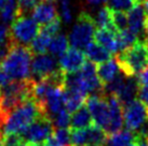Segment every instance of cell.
<instances>
[{"mask_svg":"<svg viewBox=\"0 0 148 146\" xmlns=\"http://www.w3.org/2000/svg\"><path fill=\"white\" fill-rule=\"evenodd\" d=\"M61 10H62V18L65 23H69L71 20V10H70L69 1L68 0H62L61 3Z\"/></svg>","mask_w":148,"mask_h":146,"instance_id":"36","label":"cell"},{"mask_svg":"<svg viewBox=\"0 0 148 146\" xmlns=\"http://www.w3.org/2000/svg\"><path fill=\"white\" fill-rule=\"evenodd\" d=\"M93 39L99 45H102L106 49H108L111 54L118 52L117 32H115V31H111V30L104 28H97L95 30Z\"/></svg>","mask_w":148,"mask_h":146,"instance_id":"17","label":"cell"},{"mask_svg":"<svg viewBox=\"0 0 148 146\" xmlns=\"http://www.w3.org/2000/svg\"><path fill=\"white\" fill-rule=\"evenodd\" d=\"M138 138V132L136 133L131 130H120L112 134H108L104 146H127L132 142H135Z\"/></svg>","mask_w":148,"mask_h":146,"instance_id":"20","label":"cell"},{"mask_svg":"<svg viewBox=\"0 0 148 146\" xmlns=\"http://www.w3.org/2000/svg\"><path fill=\"white\" fill-rule=\"evenodd\" d=\"M32 57L33 53L28 46L14 44L0 67L12 80H27L30 78Z\"/></svg>","mask_w":148,"mask_h":146,"instance_id":"3","label":"cell"},{"mask_svg":"<svg viewBox=\"0 0 148 146\" xmlns=\"http://www.w3.org/2000/svg\"><path fill=\"white\" fill-rule=\"evenodd\" d=\"M95 20L89 13L81 12L79 14L77 22L69 34L70 45L76 49H82L90 43L94 38Z\"/></svg>","mask_w":148,"mask_h":146,"instance_id":"5","label":"cell"},{"mask_svg":"<svg viewBox=\"0 0 148 146\" xmlns=\"http://www.w3.org/2000/svg\"><path fill=\"white\" fill-rule=\"evenodd\" d=\"M65 109V86L53 85L49 89L45 101V115L52 119L54 115Z\"/></svg>","mask_w":148,"mask_h":146,"instance_id":"10","label":"cell"},{"mask_svg":"<svg viewBox=\"0 0 148 146\" xmlns=\"http://www.w3.org/2000/svg\"><path fill=\"white\" fill-rule=\"evenodd\" d=\"M112 23H114V27L117 32H121L127 29L129 22H127V16L124 11L112 10Z\"/></svg>","mask_w":148,"mask_h":146,"instance_id":"29","label":"cell"},{"mask_svg":"<svg viewBox=\"0 0 148 146\" xmlns=\"http://www.w3.org/2000/svg\"><path fill=\"white\" fill-rule=\"evenodd\" d=\"M90 3L92 4H99V3H102L104 1H107V0H88Z\"/></svg>","mask_w":148,"mask_h":146,"instance_id":"44","label":"cell"},{"mask_svg":"<svg viewBox=\"0 0 148 146\" xmlns=\"http://www.w3.org/2000/svg\"><path fill=\"white\" fill-rule=\"evenodd\" d=\"M68 49H69V42L67 36L64 33H58V36L52 38L49 46V52L53 56L61 58Z\"/></svg>","mask_w":148,"mask_h":146,"instance_id":"24","label":"cell"},{"mask_svg":"<svg viewBox=\"0 0 148 146\" xmlns=\"http://www.w3.org/2000/svg\"><path fill=\"white\" fill-rule=\"evenodd\" d=\"M0 146H2V145H1V142H0Z\"/></svg>","mask_w":148,"mask_h":146,"instance_id":"52","label":"cell"},{"mask_svg":"<svg viewBox=\"0 0 148 146\" xmlns=\"http://www.w3.org/2000/svg\"><path fill=\"white\" fill-rule=\"evenodd\" d=\"M5 1H7V0H0V9H1V7L5 3Z\"/></svg>","mask_w":148,"mask_h":146,"instance_id":"48","label":"cell"},{"mask_svg":"<svg viewBox=\"0 0 148 146\" xmlns=\"http://www.w3.org/2000/svg\"><path fill=\"white\" fill-rule=\"evenodd\" d=\"M61 27H62V20H61V17H56L55 20H51L50 23L43 25L41 27L42 32L47 33L48 36H50L51 38L58 36L60 31H61Z\"/></svg>","mask_w":148,"mask_h":146,"instance_id":"31","label":"cell"},{"mask_svg":"<svg viewBox=\"0 0 148 146\" xmlns=\"http://www.w3.org/2000/svg\"><path fill=\"white\" fill-rule=\"evenodd\" d=\"M119 73L120 69L117 61H116V58L115 59L111 58L105 62L99 64V66H97V76L104 86H106L111 81H114L115 77Z\"/></svg>","mask_w":148,"mask_h":146,"instance_id":"15","label":"cell"},{"mask_svg":"<svg viewBox=\"0 0 148 146\" xmlns=\"http://www.w3.org/2000/svg\"><path fill=\"white\" fill-rule=\"evenodd\" d=\"M84 54L89 60L93 61L94 64H102L111 59V53L104 46L99 45L95 41H91L84 49Z\"/></svg>","mask_w":148,"mask_h":146,"instance_id":"18","label":"cell"},{"mask_svg":"<svg viewBox=\"0 0 148 146\" xmlns=\"http://www.w3.org/2000/svg\"><path fill=\"white\" fill-rule=\"evenodd\" d=\"M12 81L13 80L11 78V76L0 67V87L2 88V87L7 86L9 83H11Z\"/></svg>","mask_w":148,"mask_h":146,"instance_id":"39","label":"cell"},{"mask_svg":"<svg viewBox=\"0 0 148 146\" xmlns=\"http://www.w3.org/2000/svg\"><path fill=\"white\" fill-rule=\"evenodd\" d=\"M92 125H94L93 118L86 104H83L80 109L74 112L70 117V130L86 129Z\"/></svg>","mask_w":148,"mask_h":146,"instance_id":"16","label":"cell"},{"mask_svg":"<svg viewBox=\"0 0 148 146\" xmlns=\"http://www.w3.org/2000/svg\"><path fill=\"white\" fill-rule=\"evenodd\" d=\"M86 104L89 107L94 124L106 132L110 122V110L106 96L91 95L86 98Z\"/></svg>","mask_w":148,"mask_h":146,"instance_id":"8","label":"cell"},{"mask_svg":"<svg viewBox=\"0 0 148 146\" xmlns=\"http://www.w3.org/2000/svg\"><path fill=\"white\" fill-rule=\"evenodd\" d=\"M86 54H83L81 49L71 46L58 59L60 68L65 73L78 72L86 64Z\"/></svg>","mask_w":148,"mask_h":146,"instance_id":"11","label":"cell"},{"mask_svg":"<svg viewBox=\"0 0 148 146\" xmlns=\"http://www.w3.org/2000/svg\"><path fill=\"white\" fill-rule=\"evenodd\" d=\"M20 14H23L20 10L16 0H7L0 9V17L4 24H10Z\"/></svg>","mask_w":148,"mask_h":146,"instance_id":"22","label":"cell"},{"mask_svg":"<svg viewBox=\"0 0 148 146\" xmlns=\"http://www.w3.org/2000/svg\"><path fill=\"white\" fill-rule=\"evenodd\" d=\"M9 39V29L4 24H0V44Z\"/></svg>","mask_w":148,"mask_h":146,"instance_id":"40","label":"cell"},{"mask_svg":"<svg viewBox=\"0 0 148 146\" xmlns=\"http://www.w3.org/2000/svg\"><path fill=\"white\" fill-rule=\"evenodd\" d=\"M45 146H60V145H58V141L54 138V135H51L45 142Z\"/></svg>","mask_w":148,"mask_h":146,"instance_id":"41","label":"cell"},{"mask_svg":"<svg viewBox=\"0 0 148 146\" xmlns=\"http://www.w3.org/2000/svg\"><path fill=\"white\" fill-rule=\"evenodd\" d=\"M138 89H140V85H138L137 78H135L134 76L127 77L123 86L121 87V89L116 96L124 105L129 102L135 100L136 95L138 93Z\"/></svg>","mask_w":148,"mask_h":146,"instance_id":"19","label":"cell"},{"mask_svg":"<svg viewBox=\"0 0 148 146\" xmlns=\"http://www.w3.org/2000/svg\"><path fill=\"white\" fill-rule=\"evenodd\" d=\"M95 23L99 28L108 29V30L117 32L115 27H114V23H112V10L108 5H105L99 10L97 13V16H96V20H95Z\"/></svg>","mask_w":148,"mask_h":146,"instance_id":"26","label":"cell"},{"mask_svg":"<svg viewBox=\"0 0 148 146\" xmlns=\"http://www.w3.org/2000/svg\"><path fill=\"white\" fill-rule=\"evenodd\" d=\"M86 95L65 89V110L68 113H74L86 103Z\"/></svg>","mask_w":148,"mask_h":146,"instance_id":"21","label":"cell"},{"mask_svg":"<svg viewBox=\"0 0 148 146\" xmlns=\"http://www.w3.org/2000/svg\"><path fill=\"white\" fill-rule=\"evenodd\" d=\"M138 146H148V139L143 138L140 134V137H138Z\"/></svg>","mask_w":148,"mask_h":146,"instance_id":"42","label":"cell"},{"mask_svg":"<svg viewBox=\"0 0 148 146\" xmlns=\"http://www.w3.org/2000/svg\"><path fill=\"white\" fill-rule=\"evenodd\" d=\"M144 33H145V36H146V41L148 42V13L146 14V18H145Z\"/></svg>","mask_w":148,"mask_h":146,"instance_id":"43","label":"cell"},{"mask_svg":"<svg viewBox=\"0 0 148 146\" xmlns=\"http://www.w3.org/2000/svg\"><path fill=\"white\" fill-rule=\"evenodd\" d=\"M106 98L110 110V122L106 130V133L112 134L120 131L124 124L123 104L120 102L116 95H106Z\"/></svg>","mask_w":148,"mask_h":146,"instance_id":"12","label":"cell"},{"mask_svg":"<svg viewBox=\"0 0 148 146\" xmlns=\"http://www.w3.org/2000/svg\"><path fill=\"white\" fill-rule=\"evenodd\" d=\"M116 61L123 75L135 76L148 66V42L137 40L131 47L117 54Z\"/></svg>","mask_w":148,"mask_h":146,"instance_id":"2","label":"cell"},{"mask_svg":"<svg viewBox=\"0 0 148 146\" xmlns=\"http://www.w3.org/2000/svg\"><path fill=\"white\" fill-rule=\"evenodd\" d=\"M54 129H65L70 127V113H68L65 109L58 112L56 115L52 117Z\"/></svg>","mask_w":148,"mask_h":146,"instance_id":"30","label":"cell"},{"mask_svg":"<svg viewBox=\"0 0 148 146\" xmlns=\"http://www.w3.org/2000/svg\"><path fill=\"white\" fill-rule=\"evenodd\" d=\"M53 135L60 146H71V134L67 128L55 129Z\"/></svg>","mask_w":148,"mask_h":146,"instance_id":"32","label":"cell"},{"mask_svg":"<svg viewBox=\"0 0 148 146\" xmlns=\"http://www.w3.org/2000/svg\"><path fill=\"white\" fill-rule=\"evenodd\" d=\"M137 41V36L132 32L130 29H125L121 32L117 33V44H118V51L123 52Z\"/></svg>","mask_w":148,"mask_h":146,"instance_id":"27","label":"cell"},{"mask_svg":"<svg viewBox=\"0 0 148 146\" xmlns=\"http://www.w3.org/2000/svg\"><path fill=\"white\" fill-rule=\"evenodd\" d=\"M2 97H3V95H2V89H1V87H0V101H1Z\"/></svg>","mask_w":148,"mask_h":146,"instance_id":"49","label":"cell"},{"mask_svg":"<svg viewBox=\"0 0 148 146\" xmlns=\"http://www.w3.org/2000/svg\"><path fill=\"white\" fill-rule=\"evenodd\" d=\"M45 112L34 98L22 102L16 109L9 114L3 127V134L22 133L38 117Z\"/></svg>","mask_w":148,"mask_h":146,"instance_id":"1","label":"cell"},{"mask_svg":"<svg viewBox=\"0 0 148 146\" xmlns=\"http://www.w3.org/2000/svg\"><path fill=\"white\" fill-rule=\"evenodd\" d=\"M0 20H1V17H0Z\"/></svg>","mask_w":148,"mask_h":146,"instance_id":"53","label":"cell"},{"mask_svg":"<svg viewBox=\"0 0 148 146\" xmlns=\"http://www.w3.org/2000/svg\"><path fill=\"white\" fill-rule=\"evenodd\" d=\"M16 1L23 14H26L28 11L34 10L36 4L38 3V0H16Z\"/></svg>","mask_w":148,"mask_h":146,"instance_id":"35","label":"cell"},{"mask_svg":"<svg viewBox=\"0 0 148 146\" xmlns=\"http://www.w3.org/2000/svg\"><path fill=\"white\" fill-rule=\"evenodd\" d=\"M137 96H138V100H140V101L146 106V109L148 110V87H140V86Z\"/></svg>","mask_w":148,"mask_h":146,"instance_id":"38","label":"cell"},{"mask_svg":"<svg viewBox=\"0 0 148 146\" xmlns=\"http://www.w3.org/2000/svg\"><path fill=\"white\" fill-rule=\"evenodd\" d=\"M137 82L140 87H148V66L137 75Z\"/></svg>","mask_w":148,"mask_h":146,"instance_id":"37","label":"cell"},{"mask_svg":"<svg viewBox=\"0 0 148 146\" xmlns=\"http://www.w3.org/2000/svg\"><path fill=\"white\" fill-rule=\"evenodd\" d=\"M54 126L52 119L48 117L47 115H42L38 117L34 122H32L26 129L22 132L23 137L26 141L29 143H43L53 135L54 133Z\"/></svg>","mask_w":148,"mask_h":146,"instance_id":"7","label":"cell"},{"mask_svg":"<svg viewBox=\"0 0 148 146\" xmlns=\"http://www.w3.org/2000/svg\"><path fill=\"white\" fill-rule=\"evenodd\" d=\"M0 142L2 146H32L33 144L26 141L24 137L20 133L4 134V137L1 139Z\"/></svg>","mask_w":148,"mask_h":146,"instance_id":"28","label":"cell"},{"mask_svg":"<svg viewBox=\"0 0 148 146\" xmlns=\"http://www.w3.org/2000/svg\"><path fill=\"white\" fill-rule=\"evenodd\" d=\"M71 144L74 145H86V129L70 130Z\"/></svg>","mask_w":148,"mask_h":146,"instance_id":"34","label":"cell"},{"mask_svg":"<svg viewBox=\"0 0 148 146\" xmlns=\"http://www.w3.org/2000/svg\"><path fill=\"white\" fill-rule=\"evenodd\" d=\"M138 2H140V0H110V4L114 10L127 11V12Z\"/></svg>","mask_w":148,"mask_h":146,"instance_id":"33","label":"cell"},{"mask_svg":"<svg viewBox=\"0 0 148 146\" xmlns=\"http://www.w3.org/2000/svg\"><path fill=\"white\" fill-rule=\"evenodd\" d=\"M40 25L33 17L20 14L9 28V38L14 44L29 46L40 32Z\"/></svg>","mask_w":148,"mask_h":146,"instance_id":"4","label":"cell"},{"mask_svg":"<svg viewBox=\"0 0 148 146\" xmlns=\"http://www.w3.org/2000/svg\"><path fill=\"white\" fill-rule=\"evenodd\" d=\"M51 40H52L51 36H48L47 33L42 32L41 30H40L39 34L35 38V40L30 43V45H29L28 47H29V49H30V52L33 53V55L45 54L47 53V51L49 49Z\"/></svg>","mask_w":148,"mask_h":146,"instance_id":"25","label":"cell"},{"mask_svg":"<svg viewBox=\"0 0 148 146\" xmlns=\"http://www.w3.org/2000/svg\"><path fill=\"white\" fill-rule=\"evenodd\" d=\"M123 117L125 128L135 132L148 120V110L138 99H135L123 105Z\"/></svg>","mask_w":148,"mask_h":146,"instance_id":"9","label":"cell"},{"mask_svg":"<svg viewBox=\"0 0 148 146\" xmlns=\"http://www.w3.org/2000/svg\"><path fill=\"white\" fill-rule=\"evenodd\" d=\"M60 69L58 60L52 54L34 55L30 65V78L35 82L41 81L51 76Z\"/></svg>","mask_w":148,"mask_h":146,"instance_id":"6","label":"cell"},{"mask_svg":"<svg viewBox=\"0 0 148 146\" xmlns=\"http://www.w3.org/2000/svg\"><path fill=\"white\" fill-rule=\"evenodd\" d=\"M107 139V133L101 127L92 125L86 128V146H104Z\"/></svg>","mask_w":148,"mask_h":146,"instance_id":"23","label":"cell"},{"mask_svg":"<svg viewBox=\"0 0 148 146\" xmlns=\"http://www.w3.org/2000/svg\"><path fill=\"white\" fill-rule=\"evenodd\" d=\"M74 146H83V145H74Z\"/></svg>","mask_w":148,"mask_h":146,"instance_id":"50","label":"cell"},{"mask_svg":"<svg viewBox=\"0 0 148 146\" xmlns=\"http://www.w3.org/2000/svg\"><path fill=\"white\" fill-rule=\"evenodd\" d=\"M138 137H140V134H138ZM127 146H138V138H137V140H136L135 142L130 143V144H127Z\"/></svg>","mask_w":148,"mask_h":146,"instance_id":"45","label":"cell"},{"mask_svg":"<svg viewBox=\"0 0 148 146\" xmlns=\"http://www.w3.org/2000/svg\"><path fill=\"white\" fill-rule=\"evenodd\" d=\"M146 10L143 2L136 3L133 8L129 11L127 22H129V29L134 33L137 38L144 32L145 18H146Z\"/></svg>","mask_w":148,"mask_h":146,"instance_id":"14","label":"cell"},{"mask_svg":"<svg viewBox=\"0 0 148 146\" xmlns=\"http://www.w3.org/2000/svg\"><path fill=\"white\" fill-rule=\"evenodd\" d=\"M32 146H45L43 143H36V144H32Z\"/></svg>","mask_w":148,"mask_h":146,"instance_id":"47","label":"cell"},{"mask_svg":"<svg viewBox=\"0 0 148 146\" xmlns=\"http://www.w3.org/2000/svg\"><path fill=\"white\" fill-rule=\"evenodd\" d=\"M140 2H143V1H144V0H140Z\"/></svg>","mask_w":148,"mask_h":146,"instance_id":"51","label":"cell"},{"mask_svg":"<svg viewBox=\"0 0 148 146\" xmlns=\"http://www.w3.org/2000/svg\"><path fill=\"white\" fill-rule=\"evenodd\" d=\"M143 4H144V7H145V10H146V12L148 13V0H144V1H143Z\"/></svg>","mask_w":148,"mask_h":146,"instance_id":"46","label":"cell"},{"mask_svg":"<svg viewBox=\"0 0 148 146\" xmlns=\"http://www.w3.org/2000/svg\"><path fill=\"white\" fill-rule=\"evenodd\" d=\"M56 17L58 11L54 0H41L33 10V18L41 26L50 23Z\"/></svg>","mask_w":148,"mask_h":146,"instance_id":"13","label":"cell"}]
</instances>
